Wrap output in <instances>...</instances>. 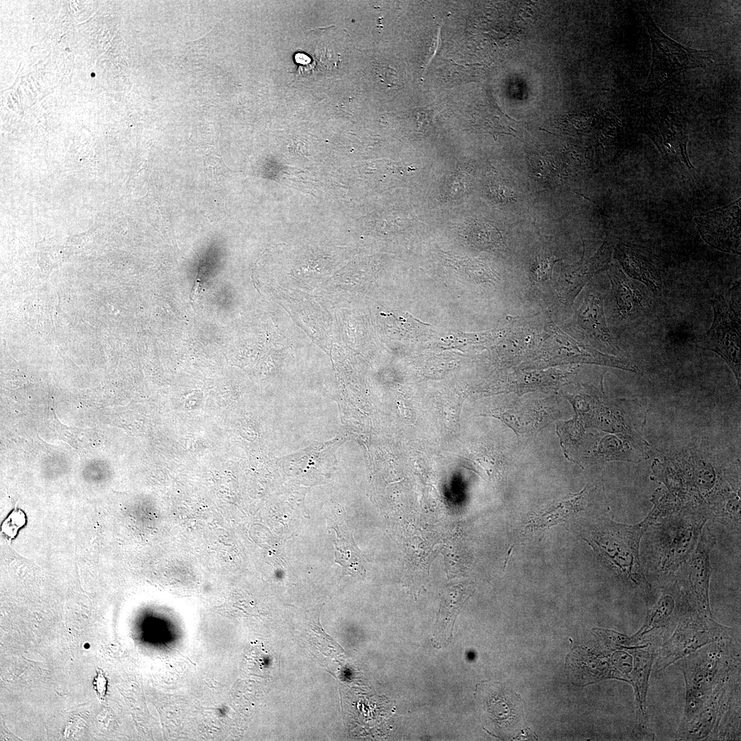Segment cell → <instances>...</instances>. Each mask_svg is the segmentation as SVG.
Segmentation results:
<instances>
[{
    "label": "cell",
    "instance_id": "1",
    "mask_svg": "<svg viewBox=\"0 0 741 741\" xmlns=\"http://www.w3.org/2000/svg\"><path fill=\"white\" fill-rule=\"evenodd\" d=\"M708 521L702 513L683 508L648 528L642 556L646 575L667 583L694 550Z\"/></svg>",
    "mask_w": 741,
    "mask_h": 741
},
{
    "label": "cell",
    "instance_id": "2",
    "mask_svg": "<svg viewBox=\"0 0 741 741\" xmlns=\"http://www.w3.org/2000/svg\"><path fill=\"white\" fill-rule=\"evenodd\" d=\"M648 527L645 519L635 525L600 519L589 526L585 538L605 565L647 604L653 596L639 556V546Z\"/></svg>",
    "mask_w": 741,
    "mask_h": 741
},
{
    "label": "cell",
    "instance_id": "3",
    "mask_svg": "<svg viewBox=\"0 0 741 741\" xmlns=\"http://www.w3.org/2000/svg\"><path fill=\"white\" fill-rule=\"evenodd\" d=\"M740 637L709 643L674 664L685 682V703L681 722L692 718L704 705L718 682L740 667Z\"/></svg>",
    "mask_w": 741,
    "mask_h": 741
},
{
    "label": "cell",
    "instance_id": "4",
    "mask_svg": "<svg viewBox=\"0 0 741 741\" xmlns=\"http://www.w3.org/2000/svg\"><path fill=\"white\" fill-rule=\"evenodd\" d=\"M738 637V630L722 625L712 617L688 607L679 617L671 635L657 650L655 668L661 672L709 643Z\"/></svg>",
    "mask_w": 741,
    "mask_h": 741
},
{
    "label": "cell",
    "instance_id": "5",
    "mask_svg": "<svg viewBox=\"0 0 741 741\" xmlns=\"http://www.w3.org/2000/svg\"><path fill=\"white\" fill-rule=\"evenodd\" d=\"M729 296L718 294L712 301L714 320L709 330L695 341L696 346L720 355L733 373L740 388V316Z\"/></svg>",
    "mask_w": 741,
    "mask_h": 741
},
{
    "label": "cell",
    "instance_id": "6",
    "mask_svg": "<svg viewBox=\"0 0 741 741\" xmlns=\"http://www.w3.org/2000/svg\"><path fill=\"white\" fill-rule=\"evenodd\" d=\"M715 542L714 535L705 525L694 550L675 575L689 607L710 617V551Z\"/></svg>",
    "mask_w": 741,
    "mask_h": 741
},
{
    "label": "cell",
    "instance_id": "7",
    "mask_svg": "<svg viewBox=\"0 0 741 741\" xmlns=\"http://www.w3.org/2000/svg\"><path fill=\"white\" fill-rule=\"evenodd\" d=\"M740 667L725 675L716 685L701 709L689 720L681 722L679 740H714L721 718L734 695L740 691Z\"/></svg>",
    "mask_w": 741,
    "mask_h": 741
},
{
    "label": "cell",
    "instance_id": "8",
    "mask_svg": "<svg viewBox=\"0 0 741 741\" xmlns=\"http://www.w3.org/2000/svg\"><path fill=\"white\" fill-rule=\"evenodd\" d=\"M688 607L676 580L666 583L660 596L649 609L643 625L631 636L632 644L637 646L648 643V639L655 634L674 628Z\"/></svg>",
    "mask_w": 741,
    "mask_h": 741
},
{
    "label": "cell",
    "instance_id": "9",
    "mask_svg": "<svg viewBox=\"0 0 741 741\" xmlns=\"http://www.w3.org/2000/svg\"><path fill=\"white\" fill-rule=\"evenodd\" d=\"M647 24L654 49L653 69L662 76L668 77L688 69L703 67L709 58L706 51L686 48L665 36L651 21Z\"/></svg>",
    "mask_w": 741,
    "mask_h": 741
},
{
    "label": "cell",
    "instance_id": "10",
    "mask_svg": "<svg viewBox=\"0 0 741 741\" xmlns=\"http://www.w3.org/2000/svg\"><path fill=\"white\" fill-rule=\"evenodd\" d=\"M627 650L633 657V666L629 679L636 704L635 725L646 726L649 725L646 711L648 683L657 650L652 647L651 643L643 644Z\"/></svg>",
    "mask_w": 741,
    "mask_h": 741
},
{
    "label": "cell",
    "instance_id": "11",
    "mask_svg": "<svg viewBox=\"0 0 741 741\" xmlns=\"http://www.w3.org/2000/svg\"><path fill=\"white\" fill-rule=\"evenodd\" d=\"M585 487L582 491L550 504L531 516L527 521L525 530L530 532L544 530L565 521L569 517L585 509Z\"/></svg>",
    "mask_w": 741,
    "mask_h": 741
},
{
    "label": "cell",
    "instance_id": "12",
    "mask_svg": "<svg viewBox=\"0 0 741 741\" xmlns=\"http://www.w3.org/2000/svg\"><path fill=\"white\" fill-rule=\"evenodd\" d=\"M467 599L466 593L458 587H450L443 594L433 635L434 642L438 645L450 642L456 616Z\"/></svg>",
    "mask_w": 741,
    "mask_h": 741
},
{
    "label": "cell",
    "instance_id": "13",
    "mask_svg": "<svg viewBox=\"0 0 741 741\" xmlns=\"http://www.w3.org/2000/svg\"><path fill=\"white\" fill-rule=\"evenodd\" d=\"M487 701L488 712L494 722L504 728L515 729L522 720V707L519 696L504 690L502 695L492 696Z\"/></svg>",
    "mask_w": 741,
    "mask_h": 741
},
{
    "label": "cell",
    "instance_id": "14",
    "mask_svg": "<svg viewBox=\"0 0 741 741\" xmlns=\"http://www.w3.org/2000/svg\"><path fill=\"white\" fill-rule=\"evenodd\" d=\"M579 322L585 329L593 333L601 340L612 344L611 337L605 322L602 301L593 295L589 296L579 314Z\"/></svg>",
    "mask_w": 741,
    "mask_h": 741
},
{
    "label": "cell",
    "instance_id": "15",
    "mask_svg": "<svg viewBox=\"0 0 741 741\" xmlns=\"http://www.w3.org/2000/svg\"><path fill=\"white\" fill-rule=\"evenodd\" d=\"M627 272L634 279L644 283L653 293L661 291V277L655 268L636 251L627 250L622 257Z\"/></svg>",
    "mask_w": 741,
    "mask_h": 741
},
{
    "label": "cell",
    "instance_id": "16",
    "mask_svg": "<svg viewBox=\"0 0 741 741\" xmlns=\"http://www.w3.org/2000/svg\"><path fill=\"white\" fill-rule=\"evenodd\" d=\"M617 305L624 316L633 314L642 307V295L620 271L610 275Z\"/></svg>",
    "mask_w": 741,
    "mask_h": 741
},
{
    "label": "cell",
    "instance_id": "17",
    "mask_svg": "<svg viewBox=\"0 0 741 741\" xmlns=\"http://www.w3.org/2000/svg\"><path fill=\"white\" fill-rule=\"evenodd\" d=\"M740 738V691L731 701L716 731L714 740H731Z\"/></svg>",
    "mask_w": 741,
    "mask_h": 741
},
{
    "label": "cell",
    "instance_id": "18",
    "mask_svg": "<svg viewBox=\"0 0 741 741\" xmlns=\"http://www.w3.org/2000/svg\"><path fill=\"white\" fill-rule=\"evenodd\" d=\"M336 546V563H339L343 568V573L346 574L348 572L350 574L355 573L356 570V566L358 563L357 561V554L352 552L351 550L346 547V541L344 539H342L338 534V539L335 542Z\"/></svg>",
    "mask_w": 741,
    "mask_h": 741
},
{
    "label": "cell",
    "instance_id": "19",
    "mask_svg": "<svg viewBox=\"0 0 741 741\" xmlns=\"http://www.w3.org/2000/svg\"><path fill=\"white\" fill-rule=\"evenodd\" d=\"M609 657L613 666L618 672L629 679V674L633 666V657L628 650L617 649L612 650L609 652Z\"/></svg>",
    "mask_w": 741,
    "mask_h": 741
},
{
    "label": "cell",
    "instance_id": "20",
    "mask_svg": "<svg viewBox=\"0 0 741 741\" xmlns=\"http://www.w3.org/2000/svg\"><path fill=\"white\" fill-rule=\"evenodd\" d=\"M556 261L554 257H537L532 268L534 281L540 282L551 277L553 266Z\"/></svg>",
    "mask_w": 741,
    "mask_h": 741
},
{
    "label": "cell",
    "instance_id": "21",
    "mask_svg": "<svg viewBox=\"0 0 741 741\" xmlns=\"http://www.w3.org/2000/svg\"><path fill=\"white\" fill-rule=\"evenodd\" d=\"M93 685L98 698L105 701L108 692V679L102 670L98 669L96 671Z\"/></svg>",
    "mask_w": 741,
    "mask_h": 741
},
{
    "label": "cell",
    "instance_id": "22",
    "mask_svg": "<svg viewBox=\"0 0 741 741\" xmlns=\"http://www.w3.org/2000/svg\"><path fill=\"white\" fill-rule=\"evenodd\" d=\"M200 281H201V279H199V277H198H198H197V279H196V281H195L194 285H193V288H192V291H191V295H190V297H191V301H192V302H193V301H194V300L196 299V295H197V293H198V290L199 285L200 284Z\"/></svg>",
    "mask_w": 741,
    "mask_h": 741
},
{
    "label": "cell",
    "instance_id": "23",
    "mask_svg": "<svg viewBox=\"0 0 741 741\" xmlns=\"http://www.w3.org/2000/svg\"><path fill=\"white\" fill-rule=\"evenodd\" d=\"M89 646H89V644H84V648H89Z\"/></svg>",
    "mask_w": 741,
    "mask_h": 741
}]
</instances>
